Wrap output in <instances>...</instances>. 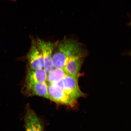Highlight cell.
Here are the masks:
<instances>
[{
	"instance_id": "obj_1",
	"label": "cell",
	"mask_w": 131,
	"mask_h": 131,
	"mask_svg": "<svg viewBox=\"0 0 131 131\" xmlns=\"http://www.w3.org/2000/svg\"><path fill=\"white\" fill-rule=\"evenodd\" d=\"M87 55L85 46L73 37H65L58 41L54 49L52 59L54 68H63L70 58L83 57Z\"/></svg>"
},
{
	"instance_id": "obj_2",
	"label": "cell",
	"mask_w": 131,
	"mask_h": 131,
	"mask_svg": "<svg viewBox=\"0 0 131 131\" xmlns=\"http://www.w3.org/2000/svg\"><path fill=\"white\" fill-rule=\"evenodd\" d=\"M80 76L68 74L61 81L56 84L77 103L80 98L85 95L79 86L78 81Z\"/></svg>"
},
{
	"instance_id": "obj_3",
	"label": "cell",
	"mask_w": 131,
	"mask_h": 131,
	"mask_svg": "<svg viewBox=\"0 0 131 131\" xmlns=\"http://www.w3.org/2000/svg\"><path fill=\"white\" fill-rule=\"evenodd\" d=\"M35 40L43 56L44 62L43 69L48 73L54 68L52 61V54L54 49L56 47L58 41H47L39 38Z\"/></svg>"
},
{
	"instance_id": "obj_4",
	"label": "cell",
	"mask_w": 131,
	"mask_h": 131,
	"mask_svg": "<svg viewBox=\"0 0 131 131\" xmlns=\"http://www.w3.org/2000/svg\"><path fill=\"white\" fill-rule=\"evenodd\" d=\"M48 88L51 101L57 104L73 107L77 103L56 84H48Z\"/></svg>"
},
{
	"instance_id": "obj_5",
	"label": "cell",
	"mask_w": 131,
	"mask_h": 131,
	"mask_svg": "<svg viewBox=\"0 0 131 131\" xmlns=\"http://www.w3.org/2000/svg\"><path fill=\"white\" fill-rule=\"evenodd\" d=\"M31 45L28 53L27 59L31 69H43L44 62L41 52L37 45L35 39H32Z\"/></svg>"
},
{
	"instance_id": "obj_6",
	"label": "cell",
	"mask_w": 131,
	"mask_h": 131,
	"mask_svg": "<svg viewBox=\"0 0 131 131\" xmlns=\"http://www.w3.org/2000/svg\"><path fill=\"white\" fill-rule=\"evenodd\" d=\"M23 92L26 96H37L51 101L48 93V85L45 82L25 83Z\"/></svg>"
},
{
	"instance_id": "obj_7",
	"label": "cell",
	"mask_w": 131,
	"mask_h": 131,
	"mask_svg": "<svg viewBox=\"0 0 131 131\" xmlns=\"http://www.w3.org/2000/svg\"><path fill=\"white\" fill-rule=\"evenodd\" d=\"M24 122L25 131H45L41 121L29 105L26 109Z\"/></svg>"
},
{
	"instance_id": "obj_8",
	"label": "cell",
	"mask_w": 131,
	"mask_h": 131,
	"mask_svg": "<svg viewBox=\"0 0 131 131\" xmlns=\"http://www.w3.org/2000/svg\"><path fill=\"white\" fill-rule=\"evenodd\" d=\"M47 73L44 69L28 70L25 83L45 82L47 81Z\"/></svg>"
},
{
	"instance_id": "obj_9",
	"label": "cell",
	"mask_w": 131,
	"mask_h": 131,
	"mask_svg": "<svg viewBox=\"0 0 131 131\" xmlns=\"http://www.w3.org/2000/svg\"><path fill=\"white\" fill-rule=\"evenodd\" d=\"M84 58L83 57L70 58L67 60L64 68L69 74L80 76V71Z\"/></svg>"
},
{
	"instance_id": "obj_10",
	"label": "cell",
	"mask_w": 131,
	"mask_h": 131,
	"mask_svg": "<svg viewBox=\"0 0 131 131\" xmlns=\"http://www.w3.org/2000/svg\"><path fill=\"white\" fill-rule=\"evenodd\" d=\"M68 74L64 68H54L47 73V81L49 84H56Z\"/></svg>"
},
{
	"instance_id": "obj_11",
	"label": "cell",
	"mask_w": 131,
	"mask_h": 131,
	"mask_svg": "<svg viewBox=\"0 0 131 131\" xmlns=\"http://www.w3.org/2000/svg\"><path fill=\"white\" fill-rule=\"evenodd\" d=\"M8 1H16V0H8Z\"/></svg>"
}]
</instances>
